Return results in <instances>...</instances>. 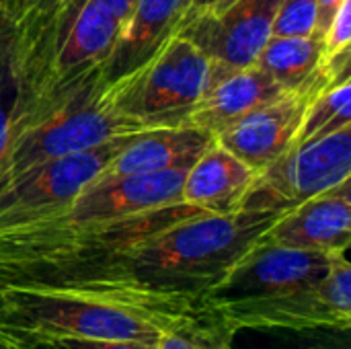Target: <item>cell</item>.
<instances>
[{"instance_id": "obj_6", "label": "cell", "mask_w": 351, "mask_h": 349, "mask_svg": "<svg viewBox=\"0 0 351 349\" xmlns=\"http://www.w3.org/2000/svg\"><path fill=\"white\" fill-rule=\"evenodd\" d=\"M351 179V125L298 144L257 173L239 210L288 212Z\"/></svg>"}, {"instance_id": "obj_1", "label": "cell", "mask_w": 351, "mask_h": 349, "mask_svg": "<svg viewBox=\"0 0 351 349\" xmlns=\"http://www.w3.org/2000/svg\"><path fill=\"white\" fill-rule=\"evenodd\" d=\"M2 10L14 138L105 76L121 19L99 0H6Z\"/></svg>"}, {"instance_id": "obj_25", "label": "cell", "mask_w": 351, "mask_h": 349, "mask_svg": "<svg viewBox=\"0 0 351 349\" xmlns=\"http://www.w3.org/2000/svg\"><path fill=\"white\" fill-rule=\"evenodd\" d=\"M234 2L237 0H191L189 10H187V14H185V19H183L181 25H185L187 21L197 19V16H214V14H220L226 8H230Z\"/></svg>"}, {"instance_id": "obj_9", "label": "cell", "mask_w": 351, "mask_h": 349, "mask_svg": "<svg viewBox=\"0 0 351 349\" xmlns=\"http://www.w3.org/2000/svg\"><path fill=\"white\" fill-rule=\"evenodd\" d=\"M234 333L243 329H341L351 323V265L346 253H337L329 272L313 286L278 298L234 306L216 313Z\"/></svg>"}, {"instance_id": "obj_30", "label": "cell", "mask_w": 351, "mask_h": 349, "mask_svg": "<svg viewBox=\"0 0 351 349\" xmlns=\"http://www.w3.org/2000/svg\"><path fill=\"white\" fill-rule=\"evenodd\" d=\"M343 349H346V348H343Z\"/></svg>"}, {"instance_id": "obj_20", "label": "cell", "mask_w": 351, "mask_h": 349, "mask_svg": "<svg viewBox=\"0 0 351 349\" xmlns=\"http://www.w3.org/2000/svg\"><path fill=\"white\" fill-rule=\"evenodd\" d=\"M234 335L216 315L204 311L165 331L156 349H234Z\"/></svg>"}, {"instance_id": "obj_10", "label": "cell", "mask_w": 351, "mask_h": 349, "mask_svg": "<svg viewBox=\"0 0 351 349\" xmlns=\"http://www.w3.org/2000/svg\"><path fill=\"white\" fill-rule=\"evenodd\" d=\"M280 4L282 0H237L220 14L187 21L175 35L187 37L220 68H247L269 41Z\"/></svg>"}, {"instance_id": "obj_29", "label": "cell", "mask_w": 351, "mask_h": 349, "mask_svg": "<svg viewBox=\"0 0 351 349\" xmlns=\"http://www.w3.org/2000/svg\"><path fill=\"white\" fill-rule=\"evenodd\" d=\"M0 2H6V0H0Z\"/></svg>"}, {"instance_id": "obj_8", "label": "cell", "mask_w": 351, "mask_h": 349, "mask_svg": "<svg viewBox=\"0 0 351 349\" xmlns=\"http://www.w3.org/2000/svg\"><path fill=\"white\" fill-rule=\"evenodd\" d=\"M134 136L138 134L117 136L95 148L47 160L4 187L0 191V228L64 212L103 175Z\"/></svg>"}, {"instance_id": "obj_19", "label": "cell", "mask_w": 351, "mask_h": 349, "mask_svg": "<svg viewBox=\"0 0 351 349\" xmlns=\"http://www.w3.org/2000/svg\"><path fill=\"white\" fill-rule=\"evenodd\" d=\"M348 125H351V76L333 82L311 99L298 144L325 138Z\"/></svg>"}, {"instance_id": "obj_11", "label": "cell", "mask_w": 351, "mask_h": 349, "mask_svg": "<svg viewBox=\"0 0 351 349\" xmlns=\"http://www.w3.org/2000/svg\"><path fill=\"white\" fill-rule=\"evenodd\" d=\"M319 93L286 91L218 134L216 142L259 173L298 146L306 107Z\"/></svg>"}, {"instance_id": "obj_7", "label": "cell", "mask_w": 351, "mask_h": 349, "mask_svg": "<svg viewBox=\"0 0 351 349\" xmlns=\"http://www.w3.org/2000/svg\"><path fill=\"white\" fill-rule=\"evenodd\" d=\"M335 255L337 253L280 247L259 239V243L202 296V306L206 313L216 315L226 309L278 298L313 286L329 272Z\"/></svg>"}, {"instance_id": "obj_16", "label": "cell", "mask_w": 351, "mask_h": 349, "mask_svg": "<svg viewBox=\"0 0 351 349\" xmlns=\"http://www.w3.org/2000/svg\"><path fill=\"white\" fill-rule=\"evenodd\" d=\"M216 142V136L195 125L154 128L134 136L107 165L99 179L138 173H162L191 167L197 156Z\"/></svg>"}, {"instance_id": "obj_22", "label": "cell", "mask_w": 351, "mask_h": 349, "mask_svg": "<svg viewBox=\"0 0 351 349\" xmlns=\"http://www.w3.org/2000/svg\"><path fill=\"white\" fill-rule=\"evenodd\" d=\"M12 103H14V82L10 76V66L4 47V33L0 43V165L12 140Z\"/></svg>"}, {"instance_id": "obj_2", "label": "cell", "mask_w": 351, "mask_h": 349, "mask_svg": "<svg viewBox=\"0 0 351 349\" xmlns=\"http://www.w3.org/2000/svg\"><path fill=\"white\" fill-rule=\"evenodd\" d=\"M204 313L197 298L140 288L4 286L0 348L56 339H117L156 346L165 331Z\"/></svg>"}, {"instance_id": "obj_15", "label": "cell", "mask_w": 351, "mask_h": 349, "mask_svg": "<svg viewBox=\"0 0 351 349\" xmlns=\"http://www.w3.org/2000/svg\"><path fill=\"white\" fill-rule=\"evenodd\" d=\"M282 93L286 91L257 66L222 70L191 107L187 123L218 136Z\"/></svg>"}, {"instance_id": "obj_21", "label": "cell", "mask_w": 351, "mask_h": 349, "mask_svg": "<svg viewBox=\"0 0 351 349\" xmlns=\"http://www.w3.org/2000/svg\"><path fill=\"white\" fill-rule=\"evenodd\" d=\"M317 29V0H282L271 37H304Z\"/></svg>"}, {"instance_id": "obj_12", "label": "cell", "mask_w": 351, "mask_h": 349, "mask_svg": "<svg viewBox=\"0 0 351 349\" xmlns=\"http://www.w3.org/2000/svg\"><path fill=\"white\" fill-rule=\"evenodd\" d=\"M187 169L97 179L56 216L70 220H113L179 204Z\"/></svg>"}, {"instance_id": "obj_28", "label": "cell", "mask_w": 351, "mask_h": 349, "mask_svg": "<svg viewBox=\"0 0 351 349\" xmlns=\"http://www.w3.org/2000/svg\"><path fill=\"white\" fill-rule=\"evenodd\" d=\"M2 33H4V10H2V2H0V43H2Z\"/></svg>"}, {"instance_id": "obj_24", "label": "cell", "mask_w": 351, "mask_h": 349, "mask_svg": "<svg viewBox=\"0 0 351 349\" xmlns=\"http://www.w3.org/2000/svg\"><path fill=\"white\" fill-rule=\"evenodd\" d=\"M27 349H156V346L117 339H56Z\"/></svg>"}, {"instance_id": "obj_17", "label": "cell", "mask_w": 351, "mask_h": 349, "mask_svg": "<svg viewBox=\"0 0 351 349\" xmlns=\"http://www.w3.org/2000/svg\"><path fill=\"white\" fill-rule=\"evenodd\" d=\"M255 177L253 167L214 142L187 169L181 202L208 214H230L241 208Z\"/></svg>"}, {"instance_id": "obj_14", "label": "cell", "mask_w": 351, "mask_h": 349, "mask_svg": "<svg viewBox=\"0 0 351 349\" xmlns=\"http://www.w3.org/2000/svg\"><path fill=\"white\" fill-rule=\"evenodd\" d=\"M191 0H134L105 64L107 80L146 64L181 27Z\"/></svg>"}, {"instance_id": "obj_23", "label": "cell", "mask_w": 351, "mask_h": 349, "mask_svg": "<svg viewBox=\"0 0 351 349\" xmlns=\"http://www.w3.org/2000/svg\"><path fill=\"white\" fill-rule=\"evenodd\" d=\"M351 41V0H346L335 16L331 19L329 27L323 33V51L325 56H337L348 51Z\"/></svg>"}, {"instance_id": "obj_27", "label": "cell", "mask_w": 351, "mask_h": 349, "mask_svg": "<svg viewBox=\"0 0 351 349\" xmlns=\"http://www.w3.org/2000/svg\"><path fill=\"white\" fill-rule=\"evenodd\" d=\"M99 2H101L105 8H109L117 19H121V23L125 21L130 8H132V4H134V0H99Z\"/></svg>"}, {"instance_id": "obj_31", "label": "cell", "mask_w": 351, "mask_h": 349, "mask_svg": "<svg viewBox=\"0 0 351 349\" xmlns=\"http://www.w3.org/2000/svg\"><path fill=\"white\" fill-rule=\"evenodd\" d=\"M0 349H2V348H0Z\"/></svg>"}, {"instance_id": "obj_18", "label": "cell", "mask_w": 351, "mask_h": 349, "mask_svg": "<svg viewBox=\"0 0 351 349\" xmlns=\"http://www.w3.org/2000/svg\"><path fill=\"white\" fill-rule=\"evenodd\" d=\"M323 37H269L253 66L271 76L284 91H323L350 74H333L325 62Z\"/></svg>"}, {"instance_id": "obj_4", "label": "cell", "mask_w": 351, "mask_h": 349, "mask_svg": "<svg viewBox=\"0 0 351 349\" xmlns=\"http://www.w3.org/2000/svg\"><path fill=\"white\" fill-rule=\"evenodd\" d=\"M154 128L171 125L146 121L121 111L115 103L111 82L101 76L37 125L10 140L0 165V191L47 160L95 148L117 136L140 134Z\"/></svg>"}, {"instance_id": "obj_5", "label": "cell", "mask_w": 351, "mask_h": 349, "mask_svg": "<svg viewBox=\"0 0 351 349\" xmlns=\"http://www.w3.org/2000/svg\"><path fill=\"white\" fill-rule=\"evenodd\" d=\"M222 70L187 37L173 35L146 64L109 82L117 107L128 115L160 125H189L191 107Z\"/></svg>"}, {"instance_id": "obj_13", "label": "cell", "mask_w": 351, "mask_h": 349, "mask_svg": "<svg viewBox=\"0 0 351 349\" xmlns=\"http://www.w3.org/2000/svg\"><path fill=\"white\" fill-rule=\"evenodd\" d=\"M351 179L284 212L261 241L319 253H343L351 241Z\"/></svg>"}, {"instance_id": "obj_26", "label": "cell", "mask_w": 351, "mask_h": 349, "mask_svg": "<svg viewBox=\"0 0 351 349\" xmlns=\"http://www.w3.org/2000/svg\"><path fill=\"white\" fill-rule=\"evenodd\" d=\"M343 2L346 0H317V29H315V33H319L323 37L325 29L329 27L331 19L335 16L337 8Z\"/></svg>"}, {"instance_id": "obj_3", "label": "cell", "mask_w": 351, "mask_h": 349, "mask_svg": "<svg viewBox=\"0 0 351 349\" xmlns=\"http://www.w3.org/2000/svg\"><path fill=\"white\" fill-rule=\"evenodd\" d=\"M284 212L237 210L195 214L107 259L66 284L72 288H140L197 298L251 251Z\"/></svg>"}]
</instances>
